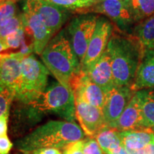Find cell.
Returning a JSON list of instances; mask_svg holds the SVG:
<instances>
[{"label": "cell", "instance_id": "cell-1", "mask_svg": "<svg viewBox=\"0 0 154 154\" xmlns=\"http://www.w3.org/2000/svg\"><path fill=\"white\" fill-rule=\"evenodd\" d=\"M85 134L75 122L49 121L16 142L17 149L25 154L40 149H64L69 144L84 139Z\"/></svg>", "mask_w": 154, "mask_h": 154}, {"label": "cell", "instance_id": "cell-2", "mask_svg": "<svg viewBox=\"0 0 154 154\" xmlns=\"http://www.w3.org/2000/svg\"><path fill=\"white\" fill-rule=\"evenodd\" d=\"M106 51L111 58L115 84L131 87L145 54L140 43L136 38L134 39L113 34L108 43Z\"/></svg>", "mask_w": 154, "mask_h": 154}, {"label": "cell", "instance_id": "cell-3", "mask_svg": "<svg viewBox=\"0 0 154 154\" xmlns=\"http://www.w3.org/2000/svg\"><path fill=\"white\" fill-rule=\"evenodd\" d=\"M41 57L45 66L58 82L71 88L73 79L80 72L82 67L63 31L51 38L42 51Z\"/></svg>", "mask_w": 154, "mask_h": 154}, {"label": "cell", "instance_id": "cell-4", "mask_svg": "<svg viewBox=\"0 0 154 154\" xmlns=\"http://www.w3.org/2000/svg\"><path fill=\"white\" fill-rule=\"evenodd\" d=\"M42 116L54 113L69 122H74L75 96L71 88L57 82L50 86L37 99L26 103Z\"/></svg>", "mask_w": 154, "mask_h": 154}, {"label": "cell", "instance_id": "cell-5", "mask_svg": "<svg viewBox=\"0 0 154 154\" xmlns=\"http://www.w3.org/2000/svg\"><path fill=\"white\" fill-rule=\"evenodd\" d=\"M22 70V86L15 99L21 103H28L46 90L49 71L32 54L23 58Z\"/></svg>", "mask_w": 154, "mask_h": 154}, {"label": "cell", "instance_id": "cell-6", "mask_svg": "<svg viewBox=\"0 0 154 154\" xmlns=\"http://www.w3.org/2000/svg\"><path fill=\"white\" fill-rule=\"evenodd\" d=\"M98 17L91 13L79 14L72 19L67 27L69 40L81 63L94 34Z\"/></svg>", "mask_w": 154, "mask_h": 154}, {"label": "cell", "instance_id": "cell-7", "mask_svg": "<svg viewBox=\"0 0 154 154\" xmlns=\"http://www.w3.org/2000/svg\"><path fill=\"white\" fill-rule=\"evenodd\" d=\"M134 94L129 86H115L107 92L104 106L102 109L107 126L114 128L117 121Z\"/></svg>", "mask_w": 154, "mask_h": 154}, {"label": "cell", "instance_id": "cell-8", "mask_svg": "<svg viewBox=\"0 0 154 154\" xmlns=\"http://www.w3.org/2000/svg\"><path fill=\"white\" fill-rule=\"evenodd\" d=\"M112 35V25L105 17H99L94 34L88 44L86 55L81 63V70L88 68L103 54Z\"/></svg>", "mask_w": 154, "mask_h": 154}, {"label": "cell", "instance_id": "cell-9", "mask_svg": "<svg viewBox=\"0 0 154 154\" xmlns=\"http://www.w3.org/2000/svg\"><path fill=\"white\" fill-rule=\"evenodd\" d=\"M24 6L38 14L53 34L61 29L72 12L44 0H26Z\"/></svg>", "mask_w": 154, "mask_h": 154}, {"label": "cell", "instance_id": "cell-10", "mask_svg": "<svg viewBox=\"0 0 154 154\" xmlns=\"http://www.w3.org/2000/svg\"><path fill=\"white\" fill-rule=\"evenodd\" d=\"M75 107L76 119L87 136L94 138L100 131L107 126L102 109L78 99H75Z\"/></svg>", "mask_w": 154, "mask_h": 154}, {"label": "cell", "instance_id": "cell-11", "mask_svg": "<svg viewBox=\"0 0 154 154\" xmlns=\"http://www.w3.org/2000/svg\"><path fill=\"white\" fill-rule=\"evenodd\" d=\"M71 88L74 93L75 99L82 100L99 109H103L106 93L82 70L74 78Z\"/></svg>", "mask_w": 154, "mask_h": 154}, {"label": "cell", "instance_id": "cell-12", "mask_svg": "<svg viewBox=\"0 0 154 154\" xmlns=\"http://www.w3.org/2000/svg\"><path fill=\"white\" fill-rule=\"evenodd\" d=\"M22 17L25 29L33 38L34 51L41 55L54 34L40 17L25 6Z\"/></svg>", "mask_w": 154, "mask_h": 154}, {"label": "cell", "instance_id": "cell-13", "mask_svg": "<svg viewBox=\"0 0 154 154\" xmlns=\"http://www.w3.org/2000/svg\"><path fill=\"white\" fill-rule=\"evenodd\" d=\"M24 56L19 52L4 54L0 59V82L5 88L19 93L22 86V61Z\"/></svg>", "mask_w": 154, "mask_h": 154}, {"label": "cell", "instance_id": "cell-14", "mask_svg": "<svg viewBox=\"0 0 154 154\" xmlns=\"http://www.w3.org/2000/svg\"><path fill=\"white\" fill-rule=\"evenodd\" d=\"M84 13L104 14L121 28H126L134 22L124 0H104L99 2L86 9Z\"/></svg>", "mask_w": 154, "mask_h": 154}, {"label": "cell", "instance_id": "cell-15", "mask_svg": "<svg viewBox=\"0 0 154 154\" xmlns=\"http://www.w3.org/2000/svg\"><path fill=\"white\" fill-rule=\"evenodd\" d=\"M82 71L106 94L116 86L113 79L111 58L106 49L97 60Z\"/></svg>", "mask_w": 154, "mask_h": 154}, {"label": "cell", "instance_id": "cell-16", "mask_svg": "<svg viewBox=\"0 0 154 154\" xmlns=\"http://www.w3.org/2000/svg\"><path fill=\"white\" fill-rule=\"evenodd\" d=\"M146 128L147 127L146 126L142 113L140 97L136 91L117 121L114 128L121 132Z\"/></svg>", "mask_w": 154, "mask_h": 154}, {"label": "cell", "instance_id": "cell-17", "mask_svg": "<svg viewBox=\"0 0 154 154\" xmlns=\"http://www.w3.org/2000/svg\"><path fill=\"white\" fill-rule=\"evenodd\" d=\"M131 88L134 91L154 87V51L145 52Z\"/></svg>", "mask_w": 154, "mask_h": 154}, {"label": "cell", "instance_id": "cell-18", "mask_svg": "<svg viewBox=\"0 0 154 154\" xmlns=\"http://www.w3.org/2000/svg\"><path fill=\"white\" fill-rule=\"evenodd\" d=\"M123 145L127 150L143 149L154 140V132L152 128L119 132Z\"/></svg>", "mask_w": 154, "mask_h": 154}, {"label": "cell", "instance_id": "cell-19", "mask_svg": "<svg viewBox=\"0 0 154 154\" xmlns=\"http://www.w3.org/2000/svg\"><path fill=\"white\" fill-rule=\"evenodd\" d=\"M94 138L105 154H111L123 145L119 131L109 126H106L100 131Z\"/></svg>", "mask_w": 154, "mask_h": 154}, {"label": "cell", "instance_id": "cell-20", "mask_svg": "<svg viewBox=\"0 0 154 154\" xmlns=\"http://www.w3.org/2000/svg\"><path fill=\"white\" fill-rule=\"evenodd\" d=\"M136 38L144 52L154 50V14L142 21L136 29Z\"/></svg>", "mask_w": 154, "mask_h": 154}, {"label": "cell", "instance_id": "cell-21", "mask_svg": "<svg viewBox=\"0 0 154 154\" xmlns=\"http://www.w3.org/2000/svg\"><path fill=\"white\" fill-rule=\"evenodd\" d=\"M134 22H140L154 14V0H124Z\"/></svg>", "mask_w": 154, "mask_h": 154}, {"label": "cell", "instance_id": "cell-22", "mask_svg": "<svg viewBox=\"0 0 154 154\" xmlns=\"http://www.w3.org/2000/svg\"><path fill=\"white\" fill-rule=\"evenodd\" d=\"M142 113L147 128L154 129V91H138Z\"/></svg>", "mask_w": 154, "mask_h": 154}, {"label": "cell", "instance_id": "cell-23", "mask_svg": "<svg viewBox=\"0 0 154 154\" xmlns=\"http://www.w3.org/2000/svg\"><path fill=\"white\" fill-rule=\"evenodd\" d=\"M71 11L82 14L86 9L98 3L96 0H44Z\"/></svg>", "mask_w": 154, "mask_h": 154}, {"label": "cell", "instance_id": "cell-24", "mask_svg": "<svg viewBox=\"0 0 154 154\" xmlns=\"http://www.w3.org/2000/svg\"><path fill=\"white\" fill-rule=\"evenodd\" d=\"M17 7L14 1H6L0 3V26L5 25L17 16Z\"/></svg>", "mask_w": 154, "mask_h": 154}, {"label": "cell", "instance_id": "cell-25", "mask_svg": "<svg viewBox=\"0 0 154 154\" xmlns=\"http://www.w3.org/2000/svg\"><path fill=\"white\" fill-rule=\"evenodd\" d=\"M23 26L24 23H23L22 14L17 15L5 25L0 26V39L4 42L9 34L17 32Z\"/></svg>", "mask_w": 154, "mask_h": 154}, {"label": "cell", "instance_id": "cell-26", "mask_svg": "<svg viewBox=\"0 0 154 154\" xmlns=\"http://www.w3.org/2000/svg\"><path fill=\"white\" fill-rule=\"evenodd\" d=\"M26 30H25L24 26H23L17 32L9 34L4 42L8 49H17L21 48L24 42L26 41Z\"/></svg>", "mask_w": 154, "mask_h": 154}, {"label": "cell", "instance_id": "cell-27", "mask_svg": "<svg viewBox=\"0 0 154 154\" xmlns=\"http://www.w3.org/2000/svg\"><path fill=\"white\" fill-rule=\"evenodd\" d=\"M15 97V91L8 88H5L0 91V117L9 113V109Z\"/></svg>", "mask_w": 154, "mask_h": 154}, {"label": "cell", "instance_id": "cell-28", "mask_svg": "<svg viewBox=\"0 0 154 154\" xmlns=\"http://www.w3.org/2000/svg\"><path fill=\"white\" fill-rule=\"evenodd\" d=\"M83 151L84 154H103L99 144L94 138H88L84 139Z\"/></svg>", "mask_w": 154, "mask_h": 154}, {"label": "cell", "instance_id": "cell-29", "mask_svg": "<svg viewBox=\"0 0 154 154\" xmlns=\"http://www.w3.org/2000/svg\"><path fill=\"white\" fill-rule=\"evenodd\" d=\"M84 139L69 144L63 149V154H84L83 151Z\"/></svg>", "mask_w": 154, "mask_h": 154}, {"label": "cell", "instance_id": "cell-30", "mask_svg": "<svg viewBox=\"0 0 154 154\" xmlns=\"http://www.w3.org/2000/svg\"><path fill=\"white\" fill-rule=\"evenodd\" d=\"M13 144L7 135L0 137V154H9Z\"/></svg>", "mask_w": 154, "mask_h": 154}, {"label": "cell", "instance_id": "cell-31", "mask_svg": "<svg viewBox=\"0 0 154 154\" xmlns=\"http://www.w3.org/2000/svg\"><path fill=\"white\" fill-rule=\"evenodd\" d=\"M9 115V113H7L0 117V137L7 135Z\"/></svg>", "mask_w": 154, "mask_h": 154}, {"label": "cell", "instance_id": "cell-32", "mask_svg": "<svg viewBox=\"0 0 154 154\" xmlns=\"http://www.w3.org/2000/svg\"><path fill=\"white\" fill-rule=\"evenodd\" d=\"M32 154H63L59 149L54 148H47V149H40L32 152Z\"/></svg>", "mask_w": 154, "mask_h": 154}, {"label": "cell", "instance_id": "cell-33", "mask_svg": "<svg viewBox=\"0 0 154 154\" xmlns=\"http://www.w3.org/2000/svg\"><path fill=\"white\" fill-rule=\"evenodd\" d=\"M144 154H154V140L143 149Z\"/></svg>", "mask_w": 154, "mask_h": 154}, {"label": "cell", "instance_id": "cell-34", "mask_svg": "<svg viewBox=\"0 0 154 154\" xmlns=\"http://www.w3.org/2000/svg\"><path fill=\"white\" fill-rule=\"evenodd\" d=\"M111 154H129V153H128L124 145H121L120 147H119L118 149L113 151Z\"/></svg>", "mask_w": 154, "mask_h": 154}, {"label": "cell", "instance_id": "cell-35", "mask_svg": "<svg viewBox=\"0 0 154 154\" xmlns=\"http://www.w3.org/2000/svg\"><path fill=\"white\" fill-rule=\"evenodd\" d=\"M7 49H8V48H7L5 42L2 39H0V54H2V52H3V51H5Z\"/></svg>", "mask_w": 154, "mask_h": 154}, {"label": "cell", "instance_id": "cell-36", "mask_svg": "<svg viewBox=\"0 0 154 154\" xmlns=\"http://www.w3.org/2000/svg\"><path fill=\"white\" fill-rule=\"evenodd\" d=\"M127 150V149H126ZM129 154H144L143 149L139 150H127Z\"/></svg>", "mask_w": 154, "mask_h": 154}, {"label": "cell", "instance_id": "cell-37", "mask_svg": "<svg viewBox=\"0 0 154 154\" xmlns=\"http://www.w3.org/2000/svg\"><path fill=\"white\" fill-rule=\"evenodd\" d=\"M4 88H5V87H4V86H2V84L1 82H0V91H2V90L4 89Z\"/></svg>", "mask_w": 154, "mask_h": 154}, {"label": "cell", "instance_id": "cell-38", "mask_svg": "<svg viewBox=\"0 0 154 154\" xmlns=\"http://www.w3.org/2000/svg\"><path fill=\"white\" fill-rule=\"evenodd\" d=\"M6 1H9V0H0V3L4 2H6ZM10 1H14V0H10Z\"/></svg>", "mask_w": 154, "mask_h": 154}, {"label": "cell", "instance_id": "cell-39", "mask_svg": "<svg viewBox=\"0 0 154 154\" xmlns=\"http://www.w3.org/2000/svg\"><path fill=\"white\" fill-rule=\"evenodd\" d=\"M102 1H104V0H96L97 2H102Z\"/></svg>", "mask_w": 154, "mask_h": 154}, {"label": "cell", "instance_id": "cell-40", "mask_svg": "<svg viewBox=\"0 0 154 154\" xmlns=\"http://www.w3.org/2000/svg\"><path fill=\"white\" fill-rule=\"evenodd\" d=\"M3 54H0V59H2V56H3Z\"/></svg>", "mask_w": 154, "mask_h": 154}, {"label": "cell", "instance_id": "cell-41", "mask_svg": "<svg viewBox=\"0 0 154 154\" xmlns=\"http://www.w3.org/2000/svg\"><path fill=\"white\" fill-rule=\"evenodd\" d=\"M17 1V0H14V2H16Z\"/></svg>", "mask_w": 154, "mask_h": 154}, {"label": "cell", "instance_id": "cell-42", "mask_svg": "<svg viewBox=\"0 0 154 154\" xmlns=\"http://www.w3.org/2000/svg\"><path fill=\"white\" fill-rule=\"evenodd\" d=\"M153 51H154V50H153Z\"/></svg>", "mask_w": 154, "mask_h": 154}]
</instances>
